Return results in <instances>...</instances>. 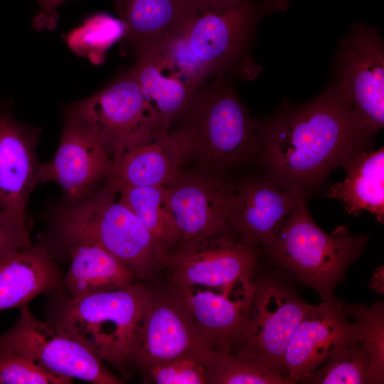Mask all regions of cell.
I'll use <instances>...</instances> for the list:
<instances>
[{
	"instance_id": "6da1fadb",
	"label": "cell",
	"mask_w": 384,
	"mask_h": 384,
	"mask_svg": "<svg viewBox=\"0 0 384 384\" xmlns=\"http://www.w3.org/2000/svg\"><path fill=\"white\" fill-rule=\"evenodd\" d=\"M370 136L334 86L261 126L260 149L272 180L305 195L366 151Z\"/></svg>"
},
{
	"instance_id": "7a4b0ae2",
	"label": "cell",
	"mask_w": 384,
	"mask_h": 384,
	"mask_svg": "<svg viewBox=\"0 0 384 384\" xmlns=\"http://www.w3.org/2000/svg\"><path fill=\"white\" fill-rule=\"evenodd\" d=\"M288 6L289 0H250L207 7L192 17L182 36L161 49L201 86L218 76L252 79L259 70L250 50L258 23Z\"/></svg>"
},
{
	"instance_id": "3957f363",
	"label": "cell",
	"mask_w": 384,
	"mask_h": 384,
	"mask_svg": "<svg viewBox=\"0 0 384 384\" xmlns=\"http://www.w3.org/2000/svg\"><path fill=\"white\" fill-rule=\"evenodd\" d=\"M151 289L139 281L129 287L70 299L58 289L50 292L46 321L82 343L124 378L137 325Z\"/></svg>"
},
{
	"instance_id": "277c9868",
	"label": "cell",
	"mask_w": 384,
	"mask_h": 384,
	"mask_svg": "<svg viewBox=\"0 0 384 384\" xmlns=\"http://www.w3.org/2000/svg\"><path fill=\"white\" fill-rule=\"evenodd\" d=\"M55 230L68 245L87 242L106 250L139 280L151 279L170 264L171 256L107 184L60 210Z\"/></svg>"
},
{
	"instance_id": "5b68a950",
	"label": "cell",
	"mask_w": 384,
	"mask_h": 384,
	"mask_svg": "<svg viewBox=\"0 0 384 384\" xmlns=\"http://www.w3.org/2000/svg\"><path fill=\"white\" fill-rule=\"evenodd\" d=\"M367 242L366 235H352L345 226L330 234L324 232L311 218L302 196L265 250L273 262L315 289L324 302H335L336 286Z\"/></svg>"
},
{
	"instance_id": "8992f818",
	"label": "cell",
	"mask_w": 384,
	"mask_h": 384,
	"mask_svg": "<svg viewBox=\"0 0 384 384\" xmlns=\"http://www.w3.org/2000/svg\"><path fill=\"white\" fill-rule=\"evenodd\" d=\"M193 155L207 166L222 169L243 164L261 147V126L250 116L228 78L208 79L180 118Z\"/></svg>"
},
{
	"instance_id": "52a82bcc",
	"label": "cell",
	"mask_w": 384,
	"mask_h": 384,
	"mask_svg": "<svg viewBox=\"0 0 384 384\" xmlns=\"http://www.w3.org/2000/svg\"><path fill=\"white\" fill-rule=\"evenodd\" d=\"M66 115L88 130L112 161L165 133L155 127L132 69L91 96L73 103Z\"/></svg>"
},
{
	"instance_id": "ba28073f",
	"label": "cell",
	"mask_w": 384,
	"mask_h": 384,
	"mask_svg": "<svg viewBox=\"0 0 384 384\" xmlns=\"http://www.w3.org/2000/svg\"><path fill=\"white\" fill-rule=\"evenodd\" d=\"M213 351L198 332L178 289H151L133 336L130 366L145 373L151 367L184 356L206 366Z\"/></svg>"
},
{
	"instance_id": "9c48e42d",
	"label": "cell",
	"mask_w": 384,
	"mask_h": 384,
	"mask_svg": "<svg viewBox=\"0 0 384 384\" xmlns=\"http://www.w3.org/2000/svg\"><path fill=\"white\" fill-rule=\"evenodd\" d=\"M310 304L270 279L255 283L247 323L231 353L270 366L282 375L289 340Z\"/></svg>"
},
{
	"instance_id": "30bf717a",
	"label": "cell",
	"mask_w": 384,
	"mask_h": 384,
	"mask_svg": "<svg viewBox=\"0 0 384 384\" xmlns=\"http://www.w3.org/2000/svg\"><path fill=\"white\" fill-rule=\"evenodd\" d=\"M0 346L23 353L58 375L94 384L124 383L82 343L36 318L27 305L20 307L16 323L0 335Z\"/></svg>"
},
{
	"instance_id": "8fae6325",
	"label": "cell",
	"mask_w": 384,
	"mask_h": 384,
	"mask_svg": "<svg viewBox=\"0 0 384 384\" xmlns=\"http://www.w3.org/2000/svg\"><path fill=\"white\" fill-rule=\"evenodd\" d=\"M164 187L179 240L176 251L230 233L234 188L215 172L180 170Z\"/></svg>"
},
{
	"instance_id": "7c38bea8",
	"label": "cell",
	"mask_w": 384,
	"mask_h": 384,
	"mask_svg": "<svg viewBox=\"0 0 384 384\" xmlns=\"http://www.w3.org/2000/svg\"><path fill=\"white\" fill-rule=\"evenodd\" d=\"M336 87L356 119L370 135L384 124V49L369 26L354 25L339 49Z\"/></svg>"
},
{
	"instance_id": "4fadbf2b",
	"label": "cell",
	"mask_w": 384,
	"mask_h": 384,
	"mask_svg": "<svg viewBox=\"0 0 384 384\" xmlns=\"http://www.w3.org/2000/svg\"><path fill=\"white\" fill-rule=\"evenodd\" d=\"M350 318L340 301L310 305L287 346L285 377L292 383L302 382L341 348L362 341L358 324Z\"/></svg>"
},
{
	"instance_id": "5bb4252c",
	"label": "cell",
	"mask_w": 384,
	"mask_h": 384,
	"mask_svg": "<svg viewBox=\"0 0 384 384\" xmlns=\"http://www.w3.org/2000/svg\"><path fill=\"white\" fill-rule=\"evenodd\" d=\"M176 287L208 346L231 353L248 319L255 290L252 275L215 287V291L212 287Z\"/></svg>"
},
{
	"instance_id": "9a60e30c",
	"label": "cell",
	"mask_w": 384,
	"mask_h": 384,
	"mask_svg": "<svg viewBox=\"0 0 384 384\" xmlns=\"http://www.w3.org/2000/svg\"><path fill=\"white\" fill-rule=\"evenodd\" d=\"M112 160L95 137L72 117L66 115L55 155L39 164L38 183H57L71 201L80 200L107 179Z\"/></svg>"
},
{
	"instance_id": "2e32d148",
	"label": "cell",
	"mask_w": 384,
	"mask_h": 384,
	"mask_svg": "<svg viewBox=\"0 0 384 384\" xmlns=\"http://www.w3.org/2000/svg\"><path fill=\"white\" fill-rule=\"evenodd\" d=\"M257 257V250L228 233L179 249L168 267L177 287H219L252 275Z\"/></svg>"
},
{
	"instance_id": "e0dca14e",
	"label": "cell",
	"mask_w": 384,
	"mask_h": 384,
	"mask_svg": "<svg viewBox=\"0 0 384 384\" xmlns=\"http://www.w3.org/2000/svg\"><path fill=\"white\" fill-rule=\"evenodd\" d=\"M302 196L273 180L245 181L234 189L229 228L241 243L265 249Z\"/></svg>"
},
{
	"instance_id": "ac0fdd59",
	"label": "cell",
	"mask_w": 384,
	"mask_h": 384,
	"mask_svg": "<svg viewBox=\"0 0 384 384\" xmlns=\"http://www.w3.org/2000/svg\"><path fill=\"white\" fill-rule=\"evenodd\" d=\"M193 155L191 140L181 127L158 134L112 161L107 183L115 190L123 186H164Z\"/></svg>"
},
{
	"instance_id": "d6986e66",
	"label": "cell",
	"mask_w": 384,
	"mask_h": 384,
	"mask_svg": "<svg viewBox=\"0 0 384 384\" xmlns=\"http://www.w3.org/2000/svg\"><path fill=\"white\" fill-rule=\"evenodd\" d=\"M134 56L135 64L131 69L150 117L159 132H168L171 124L182 117L201 86L161 48L148 50Z\"/></svg>"
},
{
	"instance_id": "ffe728a7",
	"label": "cell",
	"mask_w": 384,
	"mask_h": 384,
	"mask_svg": "<svg viewBox=\"0 0 384 384\" xmlns=\"http://www.w3.org/2000/svg\"><path fill=\"white\" fill-rule=\"evenodd\" d=\"M37 132L0 113V208L27 218L30 195L38 183Z\"/></svg>"
},
{
	"instance_id": "44dd1931",
	"label": "cell",
	"mask_w": 384,
	"mask_h": 384,
	"mask_svg": "<svg viewBox=\"0 0 384 384\" xmlns=\"http://www.w3.org/2000/svg\"><path fill=\"white\" fill-rule=\"evenodd\" d=\"M114 5L126 26L124 43L134 55L182 36L190 21L184 0H114Z\"/></svg>"
},
{
	"instance_id": "7402d4cb",
	"label": "cell",
	"mask_w": 384,
	"mask_h": 384,
	"mask_svg": "<svg viewBox=\"0 0 384 384\" xmlns=\"http://www.w3.org/2000/svg\"><path fill=\"white\" fill-rule=\"evenodd\" d=\"M63 274L50 251L31 245L0 257V311L21 307L41 294L63 289Z\"/></svg>"
},
{
	"instance_id": "603a6c76",
	"label": "cell",
	"mask_w": 384,
	"mask_h": 384,
	"mask_svg": "<svg viewBox=\"0 0 384 384\" xmlns=\"http://www.w3.org/2000/svg\"><path fill=\"white\" fill-rule=\"evenodd\" d=\"M69 247L70 265L62 285L70 299L124 288L140 281L129 266L98 245L80 242Z\"/></svg>"
},
{
	"instance_id": "cb8c5ba5",
	"label": "cell",
	"mask_w": 384,
	"mask_h": 384,
	"mask_svg": "<svg viewBox=\"0 0 384 384\" xmlns=\"http://www.w3.org/2000/svg\"><path fill=\"white\" fill-rule=\"evenodd\" d=\"M345 179L329 188V198L341 201L346 211L358 215L368 210L378 221L384 219V150L363 151L345 166Z\"/></svg>"
},
{
	"instance_id": "d4e9b609",
	"label": "cell",
	"mask_w": 384,
	"mask_h": 384,
	"mask_svg": "<svg viewBox=\"0 0 384 384\" xmlns=\"http://www.w3.org/2000/svg\"><path fill=\"white\" fill-rule=\"evenodd\" d=\"M114 191L164 250L170 256L174 253L179 240L167 206L164 186H123Z\"/></svg>"
},
{
	"instance_id": "484cf974",
	"label": "cell",
	"mask_w": 384,
	"mask_h": 384,
	"mask_svg": "<svg viewBox=\"0 0 384 384\" xmlns=\"http://www.w3.org/2000/svg\"><path fill=\"white\" fill-rule=\"evenodd\" d=\"M126 26L120 18L105 14H93L65 35V41L78 55L87 58L94 64L102 63L107 50L123 38Z\"/></svg>"
},
{
	"instance_id": "4316f807",
	"label": "cell",
	"mask_w": 384,
	"mask_h": 384,
	"mask_svg": "<svg viewBox=\"0 0 384 384\" xmlns=\"http://www.w3.org/2000/svg\"><path fill=\"white\" fill-rule=\"evenodd\" d=\"M205 368L206 383L210 384L292 383L270 366L227 351H213Z\"/></svg>"
},
{
	"instance_id": "83f0119b",
	"label": "cell",
	"mask_w": 384,
	"mask_h": 384,
	"mask_svg": "<svg viewBox=\"0 0 384 384\" xmlns=\"http://www.w3.org/2000/svg\"><path fill=\"white\" fill-rule=\"evenodd\" d=\"M370 355L363 341H356L341 348L302 383L316 384L370 383Z\"/></svg>"
},
{
	"instance_id": "f1b7e54d",
	"label": "cell",
	"mask_w": 384,
	"mask_h": 384,
	"mask_svg": "<svg viewBox=\"0 0 384 384\" xmlns=\"http://www.w3.org/2000/svg\"><path fill=\"white\" fill-rule=\"evenodd\" d=\"M346 313L358 324L363 341L370 355V384L384 380V306L376 302L371 306L341 302Z\"/></svg>"
},
{
	"instance_id": "f546056e",
	"label": "cell",
	"mask_w": 384,
	"mask_h": 384,
	"mask_svg": "<svg viewBox=\"0 0 384 384\" xmlns=\"http://www.w3.org/2000/svg\"><path fill=\"white\" fill-rule=\"evenodd\" d=\"M73 379L50 373L28 356L0 346V384H69Z\"/></svg>"
},
{
	"instance_id": "4dcf8cb0",
	"label": "cell",
	"mask_w": 384,
	"mask_h": 384,
	"mask_svg": "<svg viewBox=\"0 0 384 384\" xmlns=\"http://www.w3.org/2000/svg\"><path fill=\"white\" fill-rule=\"evenodd\" d=\"M145 380L157 384H205L204 364L189 356L181 357L154 366L144 373Z\"/></svg>"
},
{
	"instance_id": "1f68e13d",
	"label": "cell",
	"mask_w": 384,
	"mask_h": 384,
	"mask_svg": "<svg viewBox=\"0 0 384 384\" xmlns=\"http://www.w3.org/2000/svg\"><path fill=\"white\" fill-rule=\"evenodd\" d=\"M31 245L28 218L0 208V257Z\"/></svg>"
},
{
	"instance_id": "d6a6232c",
	"label": "cell",
	"mask_w": 384,
	"mask_h": 384,
	"mask_svg": "<svg viewBox=\"0 0 384 384\" xmlns=\"http://www.w3.org/2000/svg\"><path fill=\"white\" fill-rule=\"evenodd\" d=\"M39 6V12L33 19V26L38 31L53 30L59 18L58 7L65 0H35Z\"/></svg>"
},
{
	"instance_id": "836d02e7",
	"label": "cell",
	"mask_w": 384,
	"mask_h": 384,
	"mask_svg": "<svg viewBox=\"0 0 384 384\" xmlns=\"http://www.w3.org/2000/svg\"><path fill=\"white\" fill-rule=\"evenodd\" d=\"M186 4L190 20L201 10L213 6L239 4L250 0H184Z\"/></svg>"
},
{
	"instance_id": "e575fe53",
	"label": "cell",
	"mask_w": 384,
	"mask_h": 384,
	"mask_svg": "<svg viewBox=\"0 0 384 384\" xmlns=\"http://www.w3.org/2000/svg\"><path fill=\"white\" fill-rule=\"evenodd\" d=\"M370 286L380 294L383 293V267L378 269L370 282Z\"/></svg>"
}]
</instances>
